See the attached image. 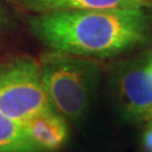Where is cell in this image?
I'll return each instance as SVG.
<instances>
[{
  "label": "cell",
  "instance_id": "cell-1",
  "mask_svg": "<svg viewBox=\"0 0 152 152\" xmlns=\"http://www.w3.org/2000/svg\"><path fill=\"white\" fill-rule=\"evenodd\" d=\"M32 34L50 51L107 59L152 42V8L54 11L29 19Z\"/></svg>",
  "mask_w": 152,
  "mask_h": 152
},
{
  "label": "cell",
  "instance_id": "cell-2",
  "mask_svg": "<svg viewBox=\"0 0 152 152\" xmlns=\"http://www.w3.org/2000/svg\"><path fill=\"white\" fill-rule=\"evenodd\" d=\"M38 63L51 107L65 120H83L102 79L99 63L90 58L54 51L42 55Z\"/></svg>",
  "mask_w": 152,
  "mask_h": 152
},
{
  "label": "cell",
  "instance_id": "cell-3",
  "mask_svg": "<svg viewBox=\"0 0 152 152\" xmlns=\"http://www.w3.org/2000/svg\"><path fill=\"white\" fill-rule=\"evenodd\" d=\"M51 110L37 61L22 55L0 63L1 113L24 124Z\"/></svg>",
  "mask_w": 152,
  "mask_h": 152
},
{
  "label": "cell",
  "instance_id": "cell-4",
  "mask_svg": "<svg viewBox=\"0 0 152 152\" xmlns=\"http://www.w3.org/2000/svg\"><path fill=\"white\" fill-rule=\"evenodd\" d=\"M112 83L118 109L125 120L133 123L151 122L152 72L143 54L117 65Z\"/></svg>",
  "mask_w": 152,
  "mask_h": 152
},
{
  "label": "cell",
  "instance_id": "cell-5",
  "mask_svg": "<svg viewBox=\"0 0 152 152\" xmlns=\"http://www.w3.org/2000/svg\"><path fill=\"white\" fill-rule=\"evenodd\" d=\"M22 10L37 14L112 8H152V0H9Z\"/></svg>",
  "mask_w": 152,
  "mask_h": 152
},
{
  "label": "cell",
  "instance_id": "cell-6",
  "mask_svg": "<svg viewBox=\"0 0 152 152\" xmlns=\"http://www.w3.org/2000/svg\"><path fill=\"white\" fill-rule=\"evenodd\" d=\"M23 126L28 139L39 152L59 150L69 137L66 120L55 110L37 115L25 122Z\"/></svg>",
  "mask_w": 152,
  "mask_h": 152
},
{
  "label": "cell",
  "instance_id": "cell-7",
  "mask_svg": "<svg viewBox=\"0 0 152 152\" xmlns=\"http://www.w3.org/2000/svg\"><path fill=\"white\" fill-rule=\"evenodd\" d=\"M0 152H39L23 124L0 112Z\"/></svg>",
  "mask_w": 152,
  "mask_h": 152
},
{
  "label": "cell",
  "instance_id": "cell-8",
  "mask_svg": "<svg viewBox=\"0 0 152 152\" xmlns=\"http://www.w3.org/2000/svg\"><path fill=\"white\" fill-rule=\"evenodd\" d=\"M143 145L147 152H152V121L149 122V125L143 134Z\"/></svg>",
  "mask_w": 152,
  "mask_h": 152
},
{
  "label": "cell",
  "instance_id": "cell-9",
  "mask_svg": "<svg viewBox=\"0 0 152 152\" xmlns=\"http://www.w3.org/2000/svg\"><path fill=\"white\" fill-rule=\"evenodd\" d=\"M9 24H10L9 14H8L5 6L2 5V2L0 1V32L6 29L9 26Z\"/></svg>",
  "mask_w": 152,
  "mask_h": 152
},
{
  "label": "cell",
  "instance_id": "cell-10",
  "mask_svg": "<svg viewBox=\"0 0 152 152\" xmlns=\"http://www.w3.org/2000/svg\"><path fill=\"white\" fill-rule=\"evenodd\" d=\"M143 58H144V61H145V64L149 68V70L152 72V49L147 51L145 53H143Z\"/></svg>",
  "mask_w": 152,
  "mask_h": 152
}]
</instances>
